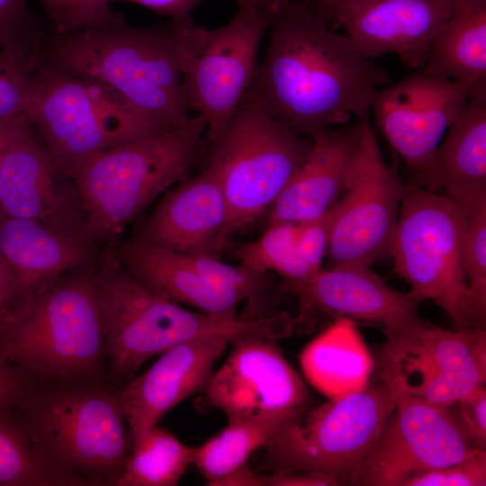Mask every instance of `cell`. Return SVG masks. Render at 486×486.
Listing matches in <instances>:
<instances>
[{
  "mask_svg": "<svg viewBox=\"0 0 486 486\" xmlns=\"http://www.w3.org/2000/svg\"><path fill=\"white\" fill-rule=\"evenodd\" d=\"M269 42L248 94L297 135L313 138L351 118L368 119L389 73L305 4L271 15Z\"/></svg>",
  "mask_w": 486,
  "mask_h": 486,
  "instance_id": "6da1fadb",
  "label": "cell"
},
{
  "mask_svg": "<svg viewBox=\"0 0 486 486\" xmlns=\"http://www.w3.org/2000/svg\"><path fill=\"white\" fill-rule=\"evenodd\" d=\"M45 58L47 65L107 87L166 128L184 126L193 117L171 25L132 26L110 11L55 31Z\"/></svg>",
  "mask_w": 486,
  "mask_h": 486,
  "instance_id": "7a4b0ae2",
  "label": "cell"
},
{
  "mask_svg": "<svg viewBox=\"0 0 486 486\" xmlns=\"http://www.w3.org/2000/svg\"><path fill=\"white\" fill-rule=\"evenodd\" d=\"M112 374L130 382L150 357L192 339L223 334L283 338L293 330L288 312L244 320L236 311H194L141 284L127 270L109 267L93 276Z\"/></svg>",
  "mask_w": 486,
  "mask_h": 486,
  "instance_id": "3957f363",
  "label": "cell"
},
{
  "mask_svg": "<svg viewBox=\"0 0 486 486\" xmlns=\"http://www.w3.org/2000/svg\"><path fill=\"white\" fill-rule=\"evenodd\" d=\"M206 122L200 114L180 127L100 151L75 166L87 230L118 233L157 196L184 178L201 148Z\"/></svg>",
  "mask_w": 486,
  "mask_h": 486,
  "instance_id": "277c9868",
  "label": "cell"
},
{
  "mask_svg": "<svg viewBox=\"0 0 486 486\" xmlns=\"http://www.w3.org/2000/svg\"><path fill=\"white\" fill-rule=\"evenodd\" d=\"M0 357L48 379L94 372L104 358V333L94 277L50 283L7 309Z\"/></svg>",
  "mask_w": 486,
  "mask_h": 486,
  "instance_id": "5b68a950",
  "label": "cell"
},
{
  "mask_svg": "<svg viewBox=\"0 0 486 486\" xmlns=\"http://www.w3.org/2000/svg\"><path fill=\"white\" fill-rule=\"evenodd\" d=\"M313 139L292 132L248 93L211 141L209 165L219 175L228 216L223 246L269 210L307 158Z\"/></svg>",
  "mask_w": 486,
  "mask_h": 486,
  "instance_id": "8992f818",
  "label": "cell"
},
{
  "mask_svg": "<svg viewBox=\"0 0 486 486\" xmlns=\"http://www.w3.org/2000/svg\"><path fill=\"white\" fill-rule=\"evenodd\" d=\"M40 131L54 166L67 172L87 158L166 128L107 87L50 65L34 71L23 113Z\"/></svg>",
  "mask_w": 486,
  "mask_h": 486,
  "instance_id": "52a82bcc",
  "label": "cell"
},
{
  "mask_svg": "<svg viewBox=\"0 0 486 486\" xmlns=\"http://www.w3.org/2000/svg\"><path fill=\"white\" fill-rule=\"evenodd\" d=\"M464 207L446 194L404 184L390 256L419 302L431 300L456 328H484L462 264Z\"/></svg>",
  "mask_w": 486,
  "mask_h": 486,
  "instance_id": "ba28073f",
  "label": "cell"
},
{
  "mask_svg": "<svg viewBox=\"0 0 486 486\" xmlns=\"http://www.w3.org/2000/svg\"><path fill=\"white\" fill-rule=\"evenodd\" d=\"M379 381L364 389L328 399L299 412L265 447L272 472L320 474L338 485L352 473L372 449L398 400Z\"/></svg>",
  "mask_w": 486,
  "mask_h": 486,
  "instance_id": "9c48e42d",
  "label": "cell"
},
{
  "mask_svg": "<svg viewBox=\"0 0 486 486\" xmlns=\"http://www.w3.org/2000/svg\"><path fill=\"white\" fill-rule=\"evenodd\" d=\"M29 403L20 426L34 446L86 485H113L130 452L120 396L64 390Z\"/></svg>",
  "mask_w": 486,
  "mask_h": 486,
  "instance_id": "30bf717a",
  "label": "cell"
},
{
  "mask_svg": "<svg viewBox=\"0 0 486 486\" xmlns=\"http://www.w3.org/2000/svg\"><path fill=\"white\" fill-rule=\"evenodd\" d=\"M272 13L239 9L227 24L206 29L193 18L174 22L183 86L191 111L206 122L208 140L221 131L248 93Z\"/></svg>",
  "mask_w": 486,
  "mask_h": 486,
  "instance_id": "8fae6325",
  "label": "cell"
},
{
  "mask_svg": "<svg viewBox=\"0 0 486 486\" xmlns=\"http://www.w3.org/2000/svg\"><path fill=\"white\" fill-rule=\"evenodd\" d=\"M404 184L384 160L368 119L346 187L328 213L330 266H370L390 255Z\"/></svg>",
  "mask_w": 486,
  "mask_h": 486,
  "instance_id": "7c38bea8",
  "label": "cell"
},
{
  "mask_svg": "<svg viewBox=\"0 0 486 486\" xmlns=\"http://www.w3.org/2000/svg\"><path fill=\"white\" fill-rule=\"evenodd\" d=\"M475 449L454 405L399 397L372 449L347 484L401 486L413 474L460 462Z\"/></svg>",
  "mask_w": 486,
  "mask_h": 486,
  "instance_id": "4fadbf2b",
  "label": "cell"
},
{
  "mask_svg": "<svg viewBox=\"0 0 486 486\" xmlns=\"http://www.w3.org/2000/svg\"><path fill=\"white\" fill-rule=\"evenodd\" d=\"M476 83L421 71L375 94L371 112L381 132L404 160L414 185L435 192L437 148Z\"/></svg>",
  "mask_w": 486,
  "mask_h": 486,
  "instance_id": "5bb4252c",
  "label": "cell"
},
{
  "mask_svg": "<svg viewBox=\"0 0 486 486\" xmlns=\"http://www.w3.org/2000/svg\"><path fill=\"white\" fill-rule=\"evenodd\" d=\"M221 366L195 400L200 410H219L228 418L297 414L308 408V392L280 348L266 338L238 335Z\"/></svg>",
  "mask_w": 486,
  "mask_h": 486,
  "instance_id": "9a60e30c",
  "label": "cell"
},
{
  "mask_svg": "<svg viewBox=\"0 0 486 486\" xmlns=\"http://www.w3.org/2000/svg\"><path fill=\"white\" fill-rule=\"evenodd\" d=\"M282 289L298 297L300 314L294 325H308L316 314L331 315L378 325L388 338L420 319L421 302L409 292L392 288L367 266L321 268L309 279Z\"/></svg>",
  "mask_w": 486,
  "mask_h": 486,
  "instance_id": "2e32d148",
  "label": "cell"
},
{
  "mask_svg": "<svg viewBox=\"0 0 486 486\" xmlns=\"http://www.w3.org/2000/svg\"><path fill=\"white\" fill-rule=\"evenodd\" d=\"M462 0H355L338 7L328 22L339 23L367 58L395 53L416 68Z\"/></svg>",
  "mask_w": 486,
  "mask_h": 486,
  "instance_id": "e0dca14e",
  "label": "cell"
},
{
  "mask_svg": "<svg viewBox=\"0 0 486 486\" xmlns=\"http://www.w3.org/2000/svg\"><path fill=\"white\" fill-rule=\"evenodd\" d=\"M230 338L215 334L176 345L134 376L120 394L130 436L157 426L170 410L200 392Z\"/></svg>",
  "mask_w": 486,
  "mask_h": 486,
  "instance_id": "ac0fdd59",
  "label": "cell"
},
{
  "mask_svg": "<svg viewBox=\"0 0 486 486\" xmlns=\"http://www.w3.org/2000/svg\"><path fill=\"white\" fill-rule=\"evenodd\" d=\"M227 216L220 179L208 165L165 195L139 237L181 254L218 257Z\"/></svg>",
  "mask_w": 486,
  "mask_h": 486,
  "instance_id": "d6986e66",
  "label": "cell"
},
{
  "mask_svg": "<svg viewBox=\"0 0 486 486\" xmlns=\"http://www.w3.org/2000/svg\"><path fill=\"white\" fill-rule=\"evenodd\" d=\"M362 130L358 120L314 136L307 158L269 208V223H303L328 214L346 187Z\"/></svg>",
  "mask_w": 486,
  "mask_h": 486,
  "instance_id": "ffe728a7",
  "label": "cell"
},
{
  "mask_svg": "<svg viewBox=\"0 0 486 486\" xmlns=\"http://www.w3.org/2000/svg\"><path fill=\"white\" fill-rule=\"evenodd\" d=\"M58 203L53 161L19 118L0 147V212L44 223Z\"/></svg>",
  "mask_w": 486,
  "mask_h": 486,
  "instance_id": "44dd1931",
  "label": "cell"
},
{
  "mask_svg": "<svg viewBox=\"0 0 486 486\" xmlns=\"http://www.w3.org/2000/svg\"><path fill=\"white\" fill-rule=\"evenodd\" d=\"M445 136L435 158V192L470 204L486 195V78L473 86Z\"/></svg>",
  "mask_w": 486,
  "mask_h": 486,
  "instance_id": "7402d4cb",
  "label": "cell"
},
{
  "mask_svg": "<svg viewBox=\"0 0 486 486\" xmlns=\"http://www.w3.org/2000/svg\"><path fill=\"white\" fill-rule=\"evenodd\" d=\"M0 253L21 298L50 284L86 257L81 243L38 220L4 217L0 221Z\"/></svg>",
  "mask_w": 486,
  "mask_h": 486,
  "instance_id": "603a6c76",
  "label": "cell"
},
{
  "mask_svg": "<svg viewBox=\"0 0 486 486\" xmlns=\"http://www.w3.org/2000/svg\"><path fill=\"white\" fill-rule=\"evenodd\" d=\"M126 270L149 290L209 313L236 311L240 302L208 282L188 256L153 245L139 236L122 249Z\"/></svg>",
  "mask_w": 486,
  "mask_h": 486,
  "instance_id": "cb8c5ba5",
  "label": "cell"
},
{
  "mask_svg": "<svg viewBox=\"0 0 486 486\" xmlns=\"http://www.w3.org/2000/svg\"><path fill=\"white\" fill-rule=\"evenodd\" d=\"M309 382L328 399L364 389L375 362L353 320L336 318L302 351Z\"/></svg>",
  "mask_w": 486,
  "mask_h": 486,
  "instance_id": "d4e9b609",
  "label": "cell"
},
{
  "mask_svg": "<svg viewBox=\"0 0 486 486\" xmlns=\"http://www.w3.org/2000/svg\"><path fill=\"white\" fill-rule=\"evenodd\" d=\"M419 320L387 338L378 354L379 381L398 397L453 406L459 397L436 356L420 337L417 329Z\"/></svg>",
  "mask_w": 486,
  "mask_h": 486,
  "instance_id": "484cf974",
  "label": "cell"
},
{
  "mask_svg": "<svg viewBox=\"0 0 486 486\" xmlns=\"http://www.w3.org/2000/svg\"><path fill=\"white\" fill-rule=\"evenodd\" d=\"M425 73L454 81L486 78V0H462L430 43Z\"/></svg>",
  "mask_w": 486,
  "mask_h": 486,
  "instance_id": "4316f807",
  "label": "cell"
},
{
  "mask_svg": "<svg viewBox=\"0 0 486 486\" xmlns=\"http://www.w3.org/2000/svg\"><path fill=\"white\" fill-rule=\"evenodd\" d=\"M295 415L278 413L228 418L222 430L194 447L193 464L207 485L217 486L220 480L245 465L256 450L265 448Z\"/></svg>",
  "mask_w": 486,
  "mask_h": 486,
  "instance_id": "83f0119b",
  "label": "cell"
},
{
  "mask_svg": "<svg viewBox=\"0 0 486 486\" xmlns=\"http://www.w3.org/2000/svg\"><path fill=\"white\" fill-rule=\"evenodd\" d=\"M130 437L131 447L114 486H174L194 464V447L158 425Z\"/></svg>",
  "mask_w": 486,
  "mask_h": 486,
  "instance_id": "f1b7e54d",
  "label": "cell"
},
{
  "mask_svg": "<svg viewBox=\"0 0 486 486\" xmlns=\"http://www.w3.org/2000/svg\"><path fill=\"white\" fill-rule=\"evenodd\" d=\"M417 328L434 353L459 400L486 382V332L483 328L452 331L419 320Z\"/></svg>",
  "mask_w": 486,
  "mask_h": 486,
  "instance_id": "f546056e",
  "label": "cell"
},
{
  "mask_svg": "<svg viewBox=\"0 0 486 486\" xmlns=\"http://www.w3.org/2000/svg\"><path fill=\"white\" fill-rule=\"evenodd\" d=\"M11 410H0V486L86 485L34 446Z\"/></svg>",
  "mask_w": 486,
  "mask_h": 486,
  "instance_id": "4dcf8cb0",
  "label": "cell"
},
{
  "mask_svg": "<svg viewBox=\"0 0 486 486\" xmlns=\"http://www.w3.org/2000/svg\"><path fill=\"white\" fill-rule=\"evenodd\" d=\"M299 223L271 222L255 241L240 248V263L258 272H274L283 277L282 285L303 282L313 272L302 259L298 248Z\"/></svg>",
  "mask_w": 486,
  "mask_h": 486,
  "instance_id": "1f68e13d",
  "label": "cell"
},
{
  "mask_svg": "<svg viewBox=\"0 0 486 486\" xmlns=\"http://www.w3.org/2000/svg\"><path fill=\"white\" fill-rule=\"evenodd\" d=\"M56 31H66L111 11L109 3L114 0H36ZM143 5L157 14L169 16L178 22L192 18V13L202 0H123Z\"/></svg>",
  "mask_w": 486,
  "mask_h": 486,
  "instance_id": "d6a6232c",
  "label": "cell"
},
{
  "mask_svg": "<svg viewBox=\"0 0 486 486\" xmlns=\"http://www.w3.org/2000/svg\"><path fill=\"white\" fill-rule=\"evenodd\" d=\"M194 268L212 285L236 297L240 302L247 301V310L241 319L262 318L257 307L260 299L269 290L268 274L258 272L241 263L230 265L212 256L186 255Z\"/></svg>",
  "mask_w": 486,
  "mask_h": 486,
  "instance_id": "836d02e7",
  "label": "cell"
},
{
  "mask_svg": "<svg viewBox=\"0 0 486 486\" xmlns=\"http://www.w3.org/2000/svg\"><path fill=\"white\" fill-rule=\"evenodd\" d=\"M462 264L474 309L486 320V195L464 205Z\"/></svg>",
  "mask_w": 486,
  "mask_h": 486,
  "instance_id": "e575fe53",
  "label": "cell"
},
{
  "mask_svg": "<svg viewBox=\"0 0 486 486\" xmlns=\"http://www.w3.org/2000/svg\"><path fill=\"white\" fill-rule=\"evenodd\" d=\"M34 50L0 46V119L23 116L38 61Z\"/></svg>",
  "mask_w": 486,
  "mask_h": 486,
  "instance_id": "d590c367",
  "label": "cell"
},
{
  "mask_svg": "<svg viewBox=\"0 0 486 486\" xmlns=\"http://www.w3.org/2000/svg\"><path fill=\"white\" fill-rule=\"evenodd\" d=\"M486 452L475 449L464 460L440 468L422 471L401 486H485Z\"/></svg>",
  "mask_w": 486,
  "mask_h": 486,
  "instance_id": "8d00e7d4",
  "label": "cell"
},
{
  "mask_svg": "<svg viewBox=\"0 0 486 486\" xmlns=\"http://www.w3.org/2000/svg\"><path fill=\"white\" fill-rule=\"evenodd\" d=\"M37 36L28 0H0V39L4 43L36 47Z\"/></svg>",
  "mask_w": 486,
  "mask_h": 486,
  "instance_id": "74e56055",
  "label": "cell"
},
{
  "mask_svg": "<svg viewBox=\"0 0 486 486\" xmlns=\"http://www.w3.org/2000/svg\"><path fill=\"white\" fill-rule=\"evenodd\" d=\"M454 409L459 421L472 445L486 448V390L485 385L460 399Z\"/></svg>",
  "mask_w": 486,
  "mask_h": 486,
  "instance_id": "f35d334b",
  "label": "cell"
},
{
  "mask_svg": "<svg viewBox=\"0 0 486 486\" xmlns=\"http://www.w3.org/2000/svg\"><path fill=\"white\" fill-rule=\"evenodd\" d=\"M328 247V219L325 216L308 222L299 223L298 248L300 254L313 271L322 268Z\"/></svg>",
  "mask_w": 486,
  "mask_h": 486,
  "instance_id": "ab89813d",
  "label": "cell"
},
{
  "mask_svg": "<svg viewBox=\"0 0 486 486\" xmlns=\"http://www.w3.org/2000/svg\"><path fill=\"white\" fill-rule=\"evenodd\" d=\"M26 381L22 369L0 357V410H13L23 400Z\"/></svg>",
  "mask_w": 486,
  "mask_h": 486,
  "instance_id": "60d3db41",
  "label": "cell"
},
{
  "mask_svg": "<svg viewBox=\"0 0 486 486\" xmlns=\"http://www.w3.org/2000/svg\"><path fill=\"white\" fill-rule=\"evenodd\" d=\"M256 486H335L331 478L320 474L298 472H272L270 474L256 473Z\"/></svg>",
  "mask_w": 486,
  "mask_h": 486,
  "instance_id": "b9f144b4",
  "label": "cell"
},
{
  "mask_svg": "<svg viewBox=\"0 0 486 486\" xmlns=\"http://www.w3.org/2000/svg\"><path fill=\"white\" fill-rule=\"evenodd\" d=\"M14 296H15V292L13 276L0 253V305L6 308Z\"/></svg>",
  "mask_w": 486,
  "mask_h": 486,
  "instance_id": "7bdbcfd3",
  "label": "cell"
},
{
  "mask_svg": "<svg viewBox=\"0 0 486 486\" xmlns=\"http://www.w3.org/2000/svg\"><path fill=\"white\" fill-rule=\"evenodd\" d=\"M316 15L328 22L333 12L340 5L355 0H312Z\"/></svg>",
  "mask_w": 486,
  "mask_h": 486,
  "instance_id": "ee69618b",
  "label": "cell"
},
{
  "mask_svg": "<svg viewBox=\"0 0 486 486\" xmlns=\"http://www.w3.org/2000/svg\"><path fill=\"white\" fill-rule=\"evenodd\" d=\"M286 0H237L239 9H256L273 13Z\"/></svg>",
  "mask_w": 486,
  "mask_h": 486,
  "instance_id": "f6af8a7d",
  "label": "cell"
},
{
  "mask_svg": "<svg viewBox=\"0 0 486 486\" xmlns=\"http://www.w3.org/2000/svg\"><path fill=\"white\" fill-rule=\"evenodd\" d=\"M19 118L21 117L12 119H0V147L4 141L10 130Z\"/></svg>",
  "mask_w": 486,
  "mask_h": 486,
  "instance_id": "bcb514c9",
  "label": "cell"
},
{
  "mask_svg": "<svg viewBox=\"0 0 486 486\" xmlns=\"http://www.w3.org/2000/svg\"><path fill=\"white\" fill-rule=\"evenodd\" d=\"M6 310H7V308L3 307V306L0 305V323H1V320H2V319H3V317H4V313H5Z\"/></svg>",
  "mask_w": 486,
  "mask_h": 486,
  "instance_id": "7dc6e473",
  "label": "cell"
},
{
  "mask_svg": "<svg viewBox=\"0 0 486 486\" xmlns=\"http://www.w3.org/2000/svg\"><path fill=\"white\" fill-rule=\"evenodd\" d=\"M0 45H7V44L4 43V42L0 39ZM7 46H10V45H7Z\"/></svg>",
  "mask_w": 486,
  "mask_h": 486,
  "instance_id": "c3c4849f",
  "label": "cell"
}]
</instances>
